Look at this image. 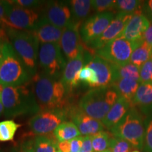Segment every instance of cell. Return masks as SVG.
<instances>
[{"label":"cell","instance_id":"cell-1","mask_svg":"<svg viewBox=\"0 0 152 152\" xmlns=\"http://www.w3.org/2000/svg\"><path fill=\"white\" fill-rule=\"evenodd\" d=\"M0 98L7 118L35 115L40 111L33 88L30 87L28 83L20 86L3 87Z\"/></svg>","mask_w":152,"mask_h":152},{"label":"cell","instance_id":"cell-2","mask_svg":"<svg viewBox=\"0 0 152 152\" xmlns=\"http://www.w3.org/2000/svg\"><path fill=\"white\" fill-rule=\"evenodd\" d=\"M33 77V88L40 111L64 109L68 92L62 82L44 73Z\"/></svg>","mask_w":152,"mask_h":152},{"label":"cell","instance_id":"cell-3","mask_svg":"<svg viewBox=\"0 0 152 152\" xmlns=\"http://www.w3.org/2000/svg\"><path fill=\"white\" fill-rule=\"evenodd\" d=\"M30 75L24 64L9 42L2 45V60L0 66V85L20 86L29 83Z\"/></svg>","mask_w":152,"mask_h":152},{"label":"cell","instance_id":"cell-4","mask_svg":"<svg viewBox=\"0 0 152 152\" xmlns=\"http://www.w3.org/2000/svg\"><path fill=\"white\" fill-rule=\"evenodd\" d=\"M9 42L27 68L30 75L37 74L39 42L30 31L11 29L4 26Z\"/></svg>","mask_w":152,"mask_h":152},{"label":"cell","instance_id":"cell-5","mask_svg":"<svg viewBox=\"0 0 152 152\" xmlns=\"http://www.w3.org/2000/svg\"><path fill=\"white\" fill-rule=\"evenodd\" d=\"M118 97L119 95L111 86L92 89L80 99L78 109L89 116L102 121Z\"/></svg>","mask_w":152,"mask_h":152},{"label":"cell","instance_id":"cell-6","mask_svg":"<svg viewBox=\"0 0 152 152\" xmlns=\"http://www.w3.org/2000/svg\"><path fill=\"white\" fill-rule=\"evenodd\" d=\"M110 131L113 137L125 140L133 147L142 149L145 137V120L140 111L132 106L125 117Z\"/></svg>","mask_w":152,"mask_h":152},{"label":"cell","instance_id":"cell-7","mask_svg":"<svg viewBox=\"0 0 152 152\" xmlns=\"http://www.w3.org/2000/svg\"><path fill=\"white\" fill-rule=\"evenodd\" d=\"M38 63L44 74L56 80L62 77L67 64L59 43L41 45L38 54Z\"/></svg>","mask_w":152,"mask_h":152},{"label":"cell","instance_id":"cell-8","mask_svg":"<svg viewBox=\"0 0 152 152\" xmlns=\"http://www.w3.org/2000/svg\"><path fill=\"white\" fill-rule=\"evenodd\" d=\"M68 115L66 109L42 110L28 121L30 130L35 135H48L54 132Z\"/></svg>","mask_w":152,"mask_h":152},{"label":"cell","instance_id":"cell-9","mask_svg":"<svg viewBox=\"0 0 152 152\" xmlns=\"http://www.w3.org/2000/svg\"><path fill=\"white\" fill-rule=\"evenodd\" d=\"M40 18L41 16L36 10L22 8L9 1L2 24L14 30L31 31L37 26Z\"/></svg>","mask_w":152,"mask_h":152},{"label":"cell","instance_id":"cell-10","mask_svg":"<svg viewBox=\"0 0 152 152\" xmlns=\"http://www.w3.org/2000/svg\"><path fill=\"white\" fill-rule=\"evenodd\" d=\"M140 45L119 37L98 49L96 55L113 65L124 66L130 63L133 51Z\"/></svg>","mask_w":152,"mask_h":152},{"label":"cell","instance_id":"cell-11","mask_svg":"<svg viewBox=\"0 0 152 152\" xmlns=\"http://www.w3.org/2000/svg\"><path fill=\"white\" fill-rule=\"evenodd\" d=\"M114 18L113 12L107 11L98 13L86 19L80 28V34L83 42L90 45L96 40L105 31Z\"/></svg>","mask_w":152,"mask_h":152},{"label":"cell","instance_id":"cell-12","mask_svg":"<svg viewBox=\"0 0 152 152\" xmlns=\"http://www.w3.org/2000/svg\"><path fill=\"white\" fill-rule=\"evenodd\" d=\"M41 18L53 26L65 29L73 23L71 7L68 1H47Z\"/></svg>","mask_w":152,"mask_h":152},{"label":"cell","instance_id":"cell-13","mask_svg":"<svg viewBox=\"0 0 152 152\" xmlns=\"http://www.w3.org/2000/svg\"><path fill=\"white\" fill-rule=\"evenodd\" d=\"M132 16V14H125L123 12L118 13L102 35L89 45L90 48L97 51L110 42L119 37L124 31Z\"/></svg>","mask_w":152,"mask_h":152},{"label":"cell","instance_id":"cell-14","mask_svg":"<svg viewBox=\"0 0 152 152\" xmlns=\"http://www.w3.org/2000/svg\"><path fill=\"white\" fill-rule=\"evenodd\" d=\"M81 25L73 23L70 27L65 28L59 42L63 54L68 61L73 60L84 50L83 44L80 42L81 37L80 28Z\"/></svg>","mask_w":152,"mask_h":152},{"label":"cell","instance_id":"cell-15","mask_svg":"<svg viewBox=\"0 0 152 152\" xmlns=\"http://www.w3.org/2000/svg\"><path fill=\"white\" fill-rule=\"evenodd\" d=\"M150 26V21L147 17L143 14L142 10L137 11L132 16L124 31L120 37L125 38L131 42L141 44L144 41L143 36Z\"/></svg>","mask_w":152,"mask_h":152},{"label":"cell","instance_id":"cell-16","mask_svg":"<svg viewBox=\"0 0 152 152\" xmlns=\"http://www.w3.org/2000/svg\"><path fill=\"white\" fill-rule=\"evenodd\" d=\"M72 122L75 124L81 135L92 136L104 131V125L101 121L94 119L83 113L79 109H73L68 111Z\"/></svg>","mask_w":152,"mask_h":152},{"label":"cell","instance_id":"cell-17","mask_svg":"<svg viewBox=\"0 0 152 152\" xmlns=\"http://www.w3.org/2000/svg\"><path fill=\"white\" fill-rule=\"evenodd\" d=\"M86 65L92 68L95 73L96 77L95 88H104L111 86L113 83V69L111 64L98 55H95Z\"/></svg>","mask_w":152,"mask_h":152},{"label":"cell","instance_id":"cell-18","mask_svg":"<svg viewBox=\"0 0 152 152\" xmlns=\"http://www.w3.org/2000/svg\"><path fill=\"white\" fill-rule=\"evenodd\" d=\"M85 52L84 50L73 60L68 61L61 81L65 86L67 92H71L80 84L77 75L80 70L84 67Z\"/></svg>","mask_w":152,"mask_h":152},{"label":"cell","instance_id":"cell-19","mask_svg":"<svg viewBox=\"0 0 152 152\" xmlns=\"http://www.w3.org/2000/svg\"><path fill=\"white\" fill-rule=\"evenodd\" d=\"M64 29L50 24L45 19L40 18L37 26L31 30V33L41 45L48 43H59Z\"/></svg>","mask_w":152,"mask_h":152},{"label":"cell","instance_id":"cell-20","mask_svg":"<svg viewBox=\"0 0 152 152\" xmlns=\"http://www.w3.org/2000/svg\"><path fill=\"white\" fill-rule=\"evenodd\" d=\"M132 106V104L128 100L122 96H119L115 103L102 121L104 127L109 130L113 128L125 117Z\"/></svg>","mask_w":152,"mask_h":152},{"label":"cell","instance_id":"cell-21","mask_svg":"<svg viewBox=\"0 0 152 152\" xmlns=\"http://www.w3.org/2000/svg\"><path fill=\"white\" fill-rule=\"evenodd\" d=\"M132 106H137L144 115L152 110V83L140 84L132 100Z\"/></svg>","mask_w":152,"mask_h":152},{"label":"cell","instance_id":"cell-22","mask_svg":"<svg viewBox=\"0 0 152 152\" xmlns=\"http://www.w3.org/2000/svg\"><path fill=\"white\" fill-rule=\"evenodd\" d=\"M140 84V82L134 80L122 78L113 82L111 87L115 90L119 96L125 98L132 106V100Z\"/></svg>","mask_w":152,"mask_h":152},{"label":"cell","instance_id":"cell-23","mask_svg":"<svg viewBox=\"0 0 152 152\" xmlns=\"http://www.w3.org/2000/svg\"><path fill=\"white\" fill-rule=\"evenodd\" d=\"M71 7L74 23L83 24V20L89 16L92 10V1L90 0H71L68 1Z\"/></svg>","mask_w":152,"mask_h":152},{"label":"cell","instance_id":"cell-24","mask_svg":"<svg viewBox=\"0 0 152 152\" xmlns=\"http://www.w3.org/2000/svg\"><path fill=\"white\" fill-rule=\"evenodd\" d=\"M81 135L75 124L72 121L63 122L54 130V136L57 142L68 141Z\"/></svg>","mask_w":152,"mask_h":152},{"label":"cell","instance_id":"cell-25","mask_svg":"<svg viewBox=\"0 0 152 152\" xmlns=\"http://www.w3.org/2000/svg\"><path fill=\"white\" fill-rule=\"evenodd\" d=\"M112 69L113 82L122 78H129L140 82V68L131 63L124 66H116L112 64Z\"/></svg>","mask_w":152,"mask_h":152},{"label":"cell","instance_id":"cell-26","mask_svg":"<svg viewBox=\"0 0 152 152\" xmlns=\"http://www.w3.org/2000/svg\"><path fill=\"white\" fill-rule=\"evenodd\" d=\"M152 56V47L145 41H143L133 51L130 63L140 68L142 64Z\"/></svg>","mask_w":152,"mask_h":152},{"label":"cell","instance_id":"cell-27","mask_svg":"<svg viewBox=\"0 0 152 152\" xmlns=\"http://www.w3.org/2000/svg\"><path fill=\"white\" fill-rule=\"evenodd\" d=\"M21 126L13 120H6L0 122V142L13 141L18 129Z\"/></svg>","mask_w":152,"mask_h":152},{"label":"cell","instance_id":"cell-28","mask_svg":"<svg viewBox=\"0 0 152 152\" xmlns=\"http://www.w3.org/2000/svg\"><path fill=\"white\" fill-rule=\"evenodd\" d=\"M56 143L49 135L36 136L33 139L35 152H57Z\"/></svg>","mask_w":152,"mask_h":152},{"label":"cell","instance_id":"cell-29","mask_svg":"<svg viewBox=\"0 0 152 152\" xmlns=\"http://www.w3.org/2000/svg\"><path fill=\"white\" fill-rule=\"evenodd\" d=\"M111 137V133L104 130L91 136L94 152H103L109 149Z\"/></svg>","mask_w":152,"mask_h":152},{"label":"cell","instance_id":"cell-30","mask_svg":"<svg viewBox=\"0 0 152 152\" xmlns=\"http://www.w3.org/2000/svg\"><path fill=\"white\" fill-rule=\"evenodd\" d=\"M144 1L138 0H118L115 1V10L128 14H133L137 11L142 10V5Z\"/></svg>","mask_w":152,"mask_h":152},{"label":"cell","instance_id":"cell-31","mask_svg":"<svg viewBox=\"0 0 152 152\" xmlns=\"http://www.w3.org/2000/svg\"><path fill=\"white\" fill-rule=\"evenodd\" d=\"M144 115L146 116L144 151L146 152H152V110Z\"/></svg>","mask_w":152,"mask_h":152},{"label":"cell","instance_id":"cell-32","mask_svg":"<svg viewBox=\"0 0 152 152\" xmlns=\"http://www.w3.org/2000/svg\"><path fill=\"white\" fill-rule=\"evenodd\" d=\"M132 148L128 142L113 136L110 141L109 150L111 152H130Z\"/></svg>","mask_w":152,"mask_h":152},{"label":"cell","instance_id":"cell-33","mask_svg":"<svg viewBox=\"0 0 152 152\" xmlns=\"http://www.w3.org/2000/svg\"><path fill=\"white\" fill-rule=\"evenodd\" d=\"M115 1L113 0H93L92 9L98 13H104L115 10Z\"/></svg>","mask_w":152,"mask_h":152},{"label":"cell","instance_id":"cell-34","mask_svg":"<svg viewBox=\"0 0 152 152\" xmlns=\"http://www.w3.org/2000/svg\"><path fill=\"white\" fill-rule=\"evenodd\" d=\"M140 80L141 83H152V56L140 66Z\"/></svg>","mask_w":152,"mask_h":152},{"label":"cell","instance_id":"cell-35","mask_svg":"<svg viewBox=\"0 0 152 152\" xmlns=\"http://www.w3.org/2000/svg\"><path fill=\"white\" fill-rule=\"evenodd\" d=\"M11 1L13 4L22 8L33 9V10H37V8H39L45 2V1H37V0H16V1Z\"/></svg>","mask_w":152,"mask_h":152},{"label":"cell","instance_id":"cell-36","mask_svg":"<svg viewBox=\"0 0 152 152\" xmlns=\"http://www.w3.org/2000/svg\"><path fill=\"white\" fill-rule=\"evenodd\" d=\"M14 152H35L33 140H28L21 142L14 150Z\"/></svg>","mask_w":152,"mask_h":152},{"label":"cell","instance_id":"cell-37","mask_svg":"<svg viewBox=\"0 0 152 152\" xmlns=\"http://www.w3.org/2000/svg\"><path fill=\"white\" fill-rule=\"evenodd\" d=\"M80 152H94L92 144L91 136L83 137V142L82 144Z\"/></svg>","mask_w":152,"mask_h":152},{"label":"cell","instance_id":"cell-38","mask_svg":"<svg viewBox=\"0 0 152 152\" xmlns=\"http://www.w3.org/2000/svg\"><path fill=\"white\" fill-rule=\"evenodd\" d=\"M83 137H78L71 140V152H80Z\"/></svg>","mask_w":152,"mask_h":152},{"label":"cell","instance_id":"cell-39","mask_svg":"<svg viewBox=\"0 0 152 152\" xmlns=\"http://www.w3.org/2000/svg\"><path fill=\"white\" fill-rule=\"evenodd\" d=\"M57 149L61 152H71V140L57 142Z\"/></svg>","mask_w":152,"mask_h":152},{"label":"cell","instance_id":"cell-40","mask_svg":"<svg viewBox=\"0 0 152 152\" xmlns=\"http://www.w3.org/2000/svg\"><path fill=\"white\" fill-rule=\"evenodd\" d=\"M8 4L9 1H0V24L2 23L5 18Z\"/></svg>","mask_w":152,"mask_h":152},{"label":"cell","instance_id":"cell-41","mask_svg":"<svg viewBox=\"0 0 152 152\" xmlns=\"http://www.w3.org/2000/svg\"><path fill=\"white\" fill-rule=\"evenodd\" d=\"M144 41H145L150 46L152 47V24H150L149 28L143 36Z\"/></svg>","mask_w":152,"mask_h":152},{"label":"cell","instance_id":"cell-42","mask_svg":"<svg viewBox=\"0 0 152 152\" xmlns=\"http://www.w3.org/2000/svg\"><path fill=\"white\" fill-rule=\"evenodd\" d=\"M147 11L148 14L149 15V16L152 19V0L148 1L147 2Z\"/></svg>","mask_w":152,"mask_h":152},{"label":"cell","instance_id":"cell-43","mask_svg":"<svg viewBox=\"0 0 152 152\" xmlns=\"http://www.w3.org/2000/svg\"><path fill=\"white\" fill-rule=\"evenodd\" d=\"M2 114H4V108L2 104V102L1 101V98H0V116H1Z\"/></svg>","mask_w":152,"mask_h":152},{"label":"cell","instance_id":"cell-44","mask_svg":"<svg viewBox=\"0 0 152 152\" xmlns=\"http://www.w3.org/2000/svg\"><path fill=\"white\" fill-rule=\"evenodd\" d=\"M4 42H0V66H1V60H2V45Z\"/></svg>","mask_w":152,"mask_h":152},{"label":"cell","instance_id":"cell-45","mask_svg":"<svg viewBox=\"0 0 152 152\" xmlns=\"http://www.w3.org/2000/svg\"><path fill=\"white\" fill-rule=\"evenodd\" d=\"M3 90V87L1 86V85H0V95H1V91Z\"/></svg>","mask_w":152,"mask_h":152},{"label":"cell","instance_id":"cell-46","mask_svg":"<svg viewBox=\"0 0 152 152\" xmlns=\"http://www.w3.org/2000/svg\"><path fill=\"white\" fill-rule=\"evenodd\" d=\"M103 152H111V151H110V150L108 149V150H106V151H103Z\"/></svg>","mask_w":152,"mask_h":152},{"label":"cell","instance_id":"cell-47","mask_svg":"<svg viewBox=\"0 0 152 152\" xmlns=\"http://www.w3.org/2000/svg\"><path fill=\"white\" fill-rule=\"evenodd\" d=\"M132 152H140V151H133Z\"/></svg>","mask_w":152,"mask_h":152},{"label":"cell","instance_id":"cell-48","mask_svg":"<svg viewBox=\"0 0 152 152\" xmlns=\"http://www.w3.org/2000/svg\"><path fill=\"white\" fill-rule=\"evenodd\" d=\"M0 152H4L3 151H1V150H0Z\"/></svg>","mask_w":152,"mask_h":152},{"label":"cell","instance_id":"cell-49","mask_svg":"<svg viewBox=\"0 0 152 152\" xmlns=\"http://www.w3.org/2000/svg\"><path fill=\"white\" fill-rule=\"evenodd\" d=\"M57 152H61V151H57Z\"/></svg>","mask_w":152,"mask_h":152}]
</instances>
